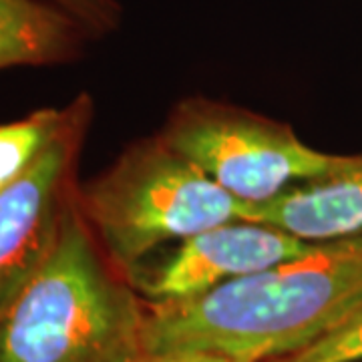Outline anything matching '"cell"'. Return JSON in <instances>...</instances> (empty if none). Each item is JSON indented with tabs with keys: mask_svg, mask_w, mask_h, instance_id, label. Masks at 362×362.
Listing matches in <instances>:
<instances>
[{
	"mask_svg": "<svg viewBox=\"0 0 362 362\" xmlns=\"http://www.w3.org/2000/svg\"><path fill=\"white\" fill-rule=\"evenodd\" d=\"M362 304V235L314 244L202 294L145 304L143 352H204L232 362L290 356Z\"/></svg>",
	"mask_w": 362,
	"mask_h": 362,
	"instance_id": "cell-1",
	"label": "cell"
},
{
	"mask_svg": "<svg viewBox=\"0 0 362 362\" xmlns=\"http://www.w3.org/2000/svg\"><path fill=\"white\" fill-rule=\"evenodd\" d=\"M105 256L78 194L59 240L0 312V362H127L143 352L145 306Z\"/></svg>",
	"mask_w": 362,
	"mask_h": 362,
	"instance_id": "cell-2",
	"label": "cell"
},
{
	"mask_svg": "<svg viewBox=\"0 0 362 362\" xmlns=\"http://www.w3.org/2000/svg\"><path fill=\"white\" fill-rule=\"evenodd\" d=\"M78 206L105 256L131 278L153 250L242 220L246 204L159 135L135 143L99 177L78 185Z\"/></svg>",
	"mask_w": 362,
	"mask_h": 362,
	"instance_id": "cell-3",
	"label": "cell"
},
{
	"mask_svg": "<svg viewBox=\"0 0 362 362\" xmlns=\"http://www.w3.org/2000/svg\"><path fill=\"white\" fill-rule=\"evenodd\" d=\"M161 137L246 206L332 175L354 157L318 151L286 123L207 99L181 101Z\"/></svg>",
	"mask_w": 362,
	"mask_h": 362,
	"instance_id": "cell-4",
	"label": "cell"
},
{
	"mask_svg": "<svg viewBox=\"0 0 362 362\" xmlns=\"http://www.w3.org/2000/svg\"><path fill=\"white\" fill-rule=\"evenodd\" d=\"M93 103L81 93L63 125L25 173L0 192V312L39 272L78 194L77 168Z\"/></svg>",
	"mask_w": 362,
	"mask_h": 362,
	"instance_id": "cell-5",
	"label": "cell"
},
{
	"mask_svg": "<svg viewBox=\"0 0 362 362\" xmlns=\"http://www.w3.org/2000/svg\"><path fill=\"white\" fill-rule=\"evenodd\" d=\"M312 246L266 223L228 221L183 240L165 264L135 280L149 302L180 300L304 256Z\"/></svg>",
	"mask_w": 362,
	"mask_h": 362,
	"instance_id": "cell-6",
	"label": "cell"
},
{
	"mask_svg": "<svg viewBox=\"0 0 362 362\" xmlns=\"http://www.w3.org/2000/svg\"><path fill=\"white\" fill-rule=\"evenodd\" d=\"M242 220L284 230L308 244L362 235V156L344 169L304 181L266 204L244 206Z\"/></svg>",
	"mask_w": 362,
	"mask_h": 362,
	"instance_id": "cell-7",
	"label": "cell"
},
{
	"mask_svg": "<svg viewBox=\"0 0 362 362\" xmlns=\"http://www.w3.org/2000/svg\"><path fill=\"white\" fill-rule=\"evenodd\" d=\"M87 40V30L49 0H0V71L65 65Z\"/></svg>",
	"mask_w": 362,
	"mask_h": 362,
	"instance_id": "cell-8",
	"label": "cell"
},
{
	"mask_svg": "<svg viewBox=\"0 0 362 362\" xmlns=\"http://www.w3.org/2000/svg\"><path fill=\"white\" fill-rule=\"evenodd\" d=\"M65 107H45L30 115L0 125V192L16 181L42 153L63 125Z\"/></svg>",
	"mask_w": 362,
	"mask_h": 362,
	"instance_id": "cell-9",
	"label": "cell"
},
{
	"mask_svg": "<svg viewBox=\"0 0 362 362\" xmlns=\"http://www.w3.org/2000/svg\"><path fill=\"white\" fill-rule=\"evenodd\" d=\"M276 362H362V304L310 346Z\"/></svg>",
	"mask_w": 362,
	"mask_h": 362,
	"instance_id": "cell-10",
	"label": "cell"
},
{
	"mask_svg": "<svg viewBox=\"0 0 362 362\" xmlns=\"http://www.w3.org/2000/svg\"><path fill=\"white\" fill-rule=\"evenodd\" d=\"M49 2L65 11L69 16H73L93 40L103 39L107 35L115 33L123 18V8L117 0H49Z\"/></svg>",
	"mask_w": 362,
	"mask_h": 362,
	"instance_id": "cell-11",
	"label": "cell"
},
{
	"mask_svg": "<svg viewBox=\"0 0 362 362\" xmlns=\"http://www.w3.org/2000/svg\"><path fill=\"white\" fill-rule=\"evenodd\" d=\"M127 362H232L204 352H141Z\"/></svg>",
	"mask_w": 362,
	"mask_h": 362,
	"instance_id": "cell-12",
	"label": "cell"
}]
</instances>
